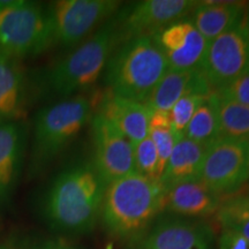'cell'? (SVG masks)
I'll use <instances>...</instances> for the list:
<instances>
[{
	"instance_id": "obj_14",
	"label": "cell",
	"mask_w": 249,
	"mask_h": 249,
	"mask_svg": "<svg viewBox=\"0 0 249 249\" xmlns=\"http://www.w3.org/2000/svg\"><path fill=\"white\" fill-rule=\"evenodd\" d=\"M166 58L170 70L187 71L198 68L204 57L208 42L191 20L170 24L154 36Z\"/></svg>"
},
{
	"instance_id": "obj_20",
	"label": "cell",
	"mask_w": 249,
	"mask_h": 249,
	"mask_svg": "<svg viewBox=\"0 0 249 249\" xmlns=\"http://www.w3.org/2000/svg\"><path fill=\"white\" fill-rule=\"evenodd\" d=\"M208 145L192 141L186 136L176 140L160 178L165 191L177 183L198 179Z\"/></svg>"
},
{
	"instance_id": "obj_18",
	"label": "cell",
	"mask_w": 249,
	"mask_h": 249,
	"mask_svg": "<svg viewBox=\"0 0 249 249\" xmlns=\"http://www.w3.org/2000/svg\"><path fill=\"white\" fill-rule=\"evenodd\" d=\"M18 60L0 49V120L22 121L27 112L28 85Z\"/></svg>"
},
{
	"instance_id": "obj_11",
	"label": "cell",
	"mask_w": 249,
	"mask_h": 249,
	"mask_svg": "<svg viewBox=\"0 0 249 249\" xmlns=\"http://www.w3.org/2000/svg\"><path fill=\"white\" fill-rule=\"evenodd\" d=\"M92 161L107 183L134 172V145L119 130L97 113L91 118Z\"/></svg>"
},
{
	"instance_id": "obj_7",
	"label": "cell",
	"mask_w": 249,
	"mask_h": 249,
	"mask_svg": "<svg viewBox=\"0 0 249 249\" xmlns=\"http://www.w3.org/2000/svg\"><path fill=\"white\" fill-rule=\"evenodd\" d=\"M116 0H58L46 7L50 44L75 48L119 11Z\"/></svg>"
},
{
	"instance_id": "obj_22",
	"label": "cell",
	"mask_w": 249,
	"mask_h": 249,
	"mask_svg": "<svg viewBox=\"0 0 249 249\" xmlns=\"http://www.w3.org/2000/svg\"><path fill=\"white\" fill-rule=\"evenodd\" d=\"M185 136L201 144H210L218 136L217 112L211 93L201 103L187 126Z\"/></svg>"
},
{
	"instance_id": "obj_9",
	"label": "cell",
	"mask_w": 249,
	"mask_h": 249,
	"mask_svg": "<svg viewBox=\"0 0 249 249\" xmlns=\"http://www.w3.org/2000/svg\"><path fill=\"white\" fill-rule=\"evenodd\" d=\"M198 68L213 91L248 73L249 36L246 17L231 29L208 43Z\"/></svg>"
},
{
	"instance_id": "obj_28",
	"label": "cell",
	"mask_w": 249,
	"mask_h": 249,
	"mask_svg": "<svg viewBox=\"0 0 249 249\" xmlns=\"http://www.w3.org/2000/svg\"><path fill=\"white\" fill-rule=\"evenodd\" d=\"M219 249H249V241L234 230L224 229L218 240Z\"/></svg>"
},
{
	"instance_id": "obj_30",
	"label": "cell",
	"mask_w": 249,
	"mask_h": 249,
	"mask_svg": "<svg viewBox=\"0 0 249 249\" xmlns=\"http://www.w3.org/2000/svg\"><path fill=\"white\" fill-rule=\"evenodd\" d=\"M246 22H247V29H248V36H249V9L247 11V14H246Z\"/></svg>"
},
{
	"instance_id": "obj_25",
	"label": "cell",
	"mask_w": 249,
	"mask_h": 249,
	"mask_svg": "<svg viewBox=\"0 0 249 249\" xmlns=\"http://www.w3.org/2000/svg\"><path fill=\"white\" fill-rule=\"evenodd\" d=\"M134 172L154 182H160L161 169L157 149L151 139L145 138L134 145Z\"/></svg>"
},
{
	"instance_id": "obj_17",
	"label": "cell",
	"mask_w": 249,
	"mask_h": 249,
	"mask_svg": "<svg viewBox=\"0 0 249 249\" xmlns=\"http://www.w3.org/2000/svg\"><path fill=\"white\" fill-rule=\"evenodd\" d=\"M98 113L110 121L133 145L148 138L152 112L142 102L118 97L110 92L103 99Z\"/></svg>"
},
{
	"instance_id": "obj_8",
	"label": "cell",
	"mask_w": 249,
	"mask_h": 249,
	"mask_svg": "<svg viewBox=\"0 0 249 249\" xmlns=\"http://www.w3.org/2000/svg\"><path fill=\"white\" fill-rule=\"evenodd\" d=\"M198 179L220 196L239 191L249 180V140L217 138L211 142Z\"/></svg>"
},
{
	"instance_id": "obj_24",
	"label": "cell",
	"mask_w": 249,
	"mask_h": 249,
	"mask_svg": "<svg viewBox=\"0 0 249 249\" xmlns=\"http://www.w3.org/2000/svg\"><path fill=\"white\" fill-rule=\"evenodd\" d=\"M148 136L151 139L156 149H157L161 172H164L165 165H166L167 160H169L173 145L176 143V136H174L169 112H152L150 123H149Z\"/></svg>"
},
{
	"instance_id": "obj_16",
	"label": "cell",
	"mask_w": 249,
	"mask_h": 249,
	"mask_svg": "<svg viewBox=\"0 0 249 249\" xmlns=\"http://www.w3.org/2000/svg\"><path fill=\"white\" fill-rule=\"evenodd\" d=\"M222 202V196L200 179L177 183L165 191V210L180 217H207L217 213Z\"/></svg>"
},
{
	"instance_id": "obj_2",
	"label": "cell",
	"mask_w": 249,
	"mask_h": 249,
	"mask_svg": "<svg viewBox=\"0 0 249 249\" xmlns=\"http://www.w3.org/2000/svg\"><path fill=\"white\" fill-rule=\"evenodd\" d=\"M123 42L117 12L92 35L42 74V88L62 99L80 95L97 82L114 50Z\"/></svg>"
},
{
	"instance_id": "obj_1",
	"label": "cell",
	"mask_w": 249,
	"mask_h": 249,
	"mask_svg": "<svg viewBox=\"0 0 249 249\" xmlns=\"http://www.w3.org/2000/svg\"><path fill=\"white\" fill-rule=\"evenodd\" d=\"M107 188L92 160L71 163L46 187L40 207L43 217L58 232L88 233L101 217Z\"/></svg>"
},
{
	"instance_id": "obj_15",
	"label": "cell",
	"mask_w": 249,
	"mask_h": 249,
	"mask_svg": "<svg viewBox=\"0 0 249 249\" xmlns=\"http://www.w3.org/2000/svg\"><path fill=\"white\" fill-rule=\"evenodd\" d=\"M213 89L200 68L187 71L167 70L154 90L142 103L151 112H169L174 104L187 95L208 96Z\"/></svg>"
},
{
	"instance_id": "obj_10",
	"label": "cell",
	"mask_w": 249,
	"mask_h": 249,
	"mask_svg": "<svg viewBox=\"0 0 249 249\" xmlns=\"http://www.w3.org/2000/svg\"><path fill=\"white\" fill-rule=\"evenodd\" d=\"M198 1L144 0L118 11L124 42L139 36H155L170 24L183 20Z\"/></svg>"
},
{
	"instance_id": "obj_3",
	"label": "cell",
	"mask_w": 249,
	"mask_h": 249,
	"mask_svg": "<svg viewBox=\"0 0 249 249\" xmlns=\"http://www.w3.org/2000/svg\"><path fill=\"white\" fill-rule=\"evenodd\" d=\"M164 210L165 189L161 183L133 172L107 186L99 218L110 234L134 240Z\"/></svg>"
},
{
	"instance_id": "obj_6",
	"label": "cell",
	"mask_w": 249,
	"mask_h": 249,
	"mask_svg": "<svg viewBox=\"0 0 249 249\" xmlns=\"http://www.w3.org/2000/svg\"><path fill=\"white\" fill-rule=\"evenodd\" d=\"M46 7L27 0H0V49L14 58L39 54L49 49Z\"/></svg>"
},
{
	"instance_id": "obj_4",
	"label": "cell",
	"mask_w": 249,
	"mask_h": 249,
	"mask_svg": "<svg viewBox=\"0 0 249 249\" xmlns=\"http://www.w3.org/2000/svg\"><path fill=\"white\" fill-rule=\"evenodd\" d=\"M92 118V104L85 96L61 99L43 107L31 130L28 173L37 177L79 135Z\"/></svg>"
},
{
	"instance_id": "obj_26",
	"label": "cell",
	"mask_w": 249,
	"mask_h": 249,
	"mask_svg": "<svg viewBox=\"0 0 249 249\" xmlns=\"http://www.w3.org/2000/svg\"><path fill=\"white\" fill-rule=\"evenodd\" d=\"M209 96V95H208ZM208 96L187 95L180 98L169 111L176 140L185 136V132L195 111Z\"/></svg>"
},
{
	"instance_id": "obj_12",
	"label": "cell",
	"mask_w": 249,
	"mask_h": 249,
	"mask_svg": "<svg viewBox=\"0 0 249 249\" xmlns=\"http://www.w3.org/2000/svg\"><path fill=\"white\" fill-rule=\"evenodd\" d=\"M214 233L207 223L180 216L156 219L139 249H213Z\"/></svg>"
},
{
	"instance_id": "obj_13",
	"label": "cell",
	"mask_w": 249,
	"mask_h": 249,
	"mask_svg": "<svg viewBox=\"0 0 249 249\" xmlns=\"http://www.w3.org/2000/svg\"><path fill=\"white\" fill-rule=\"evenodd\" d=\"M29 136L30 128L24 120H0V205L12 197L20 182Z\"/></svg>"
},
{
	"instance_id": "obj_21",
	"label": "cell",
	"mask_w": 249,
	"mask_h": 249,
	"mask_svg": "<svg viewBox=\"0 0 249 249\" xmlns=\"http://www.w3.org/2000/svg\"><path fill=\"white\" fill-rule=\"evenodd\" d=\"M211 98L216 107L219 138L249 140V107L232 99L211 92Z\"/></svg>"
},
{
	"instance_id": "obj_19",
	"label": "cell",
	"mask_w": 249,
	"mask_h": 249,
	"mask_svg": "<svg viewBox=\"0 0 249 249\" xmlns=\"http://www.w3.org/2000/svg\"><path fill=\"white\" fill-rule=\"evenodd\" d=\"M246 13L242 2L198 1L189 20L209 43L240 22Z\"/></svg>"
},
{
	"instance_id": "obj_27",
	"label": "cell",
	"mask_w": 249,
	"mask_h": 249,
	"mask_svg": "<svg viewBox=\"0 0 249 249\" xmlns=\"http://www.w3.org/2000/svg\"><path fill=\"white\" fill-rule=\"evenodd\" d=\"M214 91L236 103L249 107V71Z\"/></svg>"
},
{
	"instance_id": "obj_5",
	"label": "cell",
	"mask_w": 249,
	"mask_h": 249,
	"mask_svg": "<svg viewBox=\"0 0 249 249\" xmlns=\"http://www.w3.org/2000/svg\"><path fill=\"white\" fill-rule=\"evenodd\" d=\"M167 70L166 58L154 36H139L114 50L105 67V80L113 95L143 102Z\"/></svg>"
},
{
	"instance_id": "obj_29",
	"label": "cell",
	"mask_w": 249,
	"mask_h": 249,
	"mask_svg": "<svg viewBox=\"0 0 249 249\" xmlns=\"http://www.w3.org/2000/svg\"><path fill=\"white\" fill-rule=\"evenodd\" d=\"M22 249H73L65 242L59 240H37L26 242Z\"/></svg>"
},
{
	"instance_id": "obj_23",
	"label": "cell",
	"mask_w": 249,
	"mask_h": 249,
	"mask_svg": "<svg viewBox=\"0 0 249 249\" xmlns=\"http://www.w3.org/2000/svg\"><path fill=\"white\" fill-rule=\"evenodd\" d=\"M217 217L224 229L234 230L249 241V196L236 195L222 202Z\"/></svg>"
},
{
	"instance_id": "obj_31",
	"label": "cell",
	"mask_w": 249,
	"mask_h": 249,
	"mask_svg": "<svg viewBox=\"0 0 249 249\" xmlns=\"http://www.w3.org/2000/svg\"><path fill=\"white\" fill-rule=\"evenodd\" d=\"M0 249H15L12 247V246H7V245H0Z\"/></svg>"
}]
</instances>
